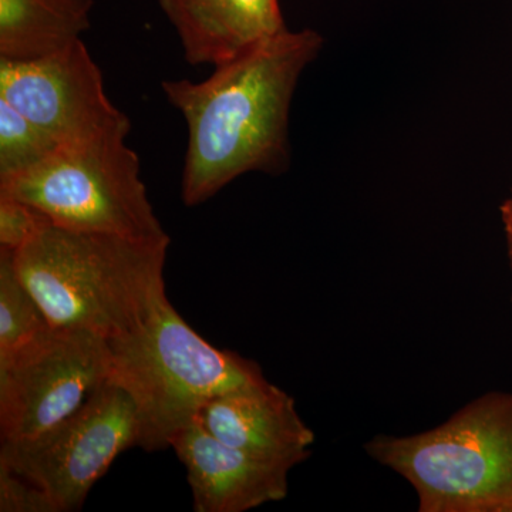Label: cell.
<instances>
[{"label": "cell", "mask_w": 512, "mask_h": 512, "mask_svg": "<svg viewBox=\"0 0 512 512\" xmlns=\"http://www.w3.org/2000/svg\"><path fill=\"white\" fill-rule=\"evenodd\" d=\"M322 45L315 30L285 29L217 64L202 82L161 83L187 124L181 181L187 207L211 200L241 175L284 173L293 93Z\"/></svg>", "instance_id": "1"}, {"label": "cell", "mask_w": 512, "mask_h": 512, "mask_svg": "<svg viewBox=\"0 0 512 512\" xmlns=\"http://www.w3.org/2000/svg\"><path fill=\"white\" fill-rule=\"evenodd\" d=\"M168 247L170 239L144 241L49 222L13 258L52 328L114 340L146 325L167 301Z\"/></svg>", "instance_id": "2"}, {"label": "cell", "mask_w": 512, "mask_h": 512, "mask_svg": "<svg viewBox=\"0 0 512 512\" xmlns=\"http://www.w3.org/2000/svg\"><path fill=\"white\" fill-rule=\"evenodd\" d=\"M107 342L109 382L123 387L136 403L137 447L146 451L171 448L220 394L265 380L252 360L202 339L168 299L146 325Z\"/></svg>", "instance_id": "3"}, {"label": "cell", "mask_w": 512, "mask_h": 512, "mask_svg": "<svg viewBox=\"0 0 512 512\" xmlns=\"http://www.w3.org/2000/svg\"><path fill=\"white\" fill-rule=\"evenodd\" d=\"M365 448L412 484L420 512H512V393L483 394L434 429Z\"/></svg>", "instance_id": "4"}, {"label": "cell", "mask_w": 512, "mask_h": 512, "mask_svg": "<svg viewBox=\"0 0 512 512\" xmlns=\"http://www.w3.org/2000/svg\"><path fill=\"white\" fill-rule=\"evenodd\" d=\"M128 133L114 130L60 144L43 163L2 181L0 194L32 205L60 227L170 239L141 180L140 158L126 144Z\"/></svg>", "instance_id": "5"}, {"label": "cell", "mask_w": 512, "mask_h": 512, "mask_svg": "<svg viewBox=\"0 0 512 512\" xmlns=\"http://www.w3.org/2000/svg\"><path fill=\"white\" fill-rule=\"evenodd\" d=\"M136 403L106 383L72 416L32 439L2 441L0 463L42 488L59 512L82 510L111 464L137 447Z\"/></svg>", "instance_id": "6"}, {"label": "cell", "mask_w": 512, "mask_h": 512, "mask_svg": "<svg viewBox=\"0 0 512 512\" xmlns=\"http://www.w3.org/2000/svg\"><path fill=\"white\" fill-rule=\"evenodd\" d=\"M109 342L94 333L57 329L0 355L2 441L32 439L76 413L109 383Z\"/></svg>", "instance_id": "7"}, {"label": "cell", "mask_w": 512, "mask_h": 512, "mask_svg": "<svg viewBox=\"0 0 512 512\" xmlns=\"http://www.w3.org/2000/svg\"><path fill=\"white\" fill-rule=\"evenodd\" d=\"M0 99L60 144L131 130L127 114L107 96L103 74L83 40L42 59L0 60Z\"/></svg>", "instance_id": "8"}, {"label": "cell", "mask_w": 512, "mask_h": 512, "mask_svg": "<svg viewBox=\"0 0 512 512\" xmlns=\"http://www.w3.org/2000/svg\"><path fill=\"white\" fill-rule=\"evenodd\" d=\"M171 448L187 470L195 512H245L288 494L292 464L229 447L200 420L181 431Z\"/></svg>", "instance_id": "9"}, {"label": "cell", "mask_w": 512, "mask_h": 512, "mask_svg": "<svg viewBox=\"0 0 512 512\" xmlns=\"http://www.w3.org/2000/svg\"><path fill=\"white\" fill-rule=\"evenodd\" d=\"M198 420L229 447L293 467L311 456L315 443V433L299 416L295 400L266 379L215 397Z\"/></svg>", "instance_id": "10"}, {"label": "cell", "mask_w": 512, "mask_h": 512, "mask_svg": "<svg viewBox=\"0 0 512 512\" xmlns=\"http://www.w3.org/2000/svg\"><path fill=\"white\" fill-rule=\"evenodd\" d=\"M192 66H217L286 29L279 0H158Z\"/></svg>", "instance_id": "11"}, {"label": "cell", "mask_w": 512, "mask_h": 512, "mask_svg": "<svg viewBox=\"0 0 512 512\" xmlns=\"http://www.w3.org/2000/svg\"><path fill=\"white\" fill-rule=\"evenodd\" d=\"M94 0H0V60L29 62L82 40Z\"/></svg>", "instance_id": "12"}, {"label": "cell", "mask_w": 512, "mask_h": 512, "mask_svg": "<svg viewBox=\"0 0 512 512\" xmlns=\"http://www.w3.org/2000/svg\"><path fill=\"white\" fill-rule=\"evenodd\" d=\"M49 320L16 271L13 251L0 248V355L42 335Z\"/></svg>", "instance_id": "13"}, {"label": "cell", "mask_w": 512, "mask_h": 512, "mask_svg": "<svg viewBox=\"0 0 512 512\" xmlns=\"http://www.w3.org/2000/svg\"><path fill=\"white\" fill-rule=\"evenodd\" d=\"M59 146V141L0 99V183L32 170Z\"/></svg>", "instance_id": "14"}, {"label": "cell", "mask_w": 512, "mask_h": 512, "mask_svg": "<svg viewBox=\"0 0 512 512\" xmlns=\"http://www.w3.org/2000/svg\"><path fill=\"white\" fill-rule=\"evenodd\" d=\"M49 222L32 205L0 194V248L18 251Z\"/></svg>", "instance_id": "15"}, {"label": "cell", "mask_w": 512, "mask_h": 512, "mask_svg": "<svg viewBox=\"0 0 512 512\" xmlns=\"http://www.w3.org/2000/svg\"><path fill=\"white\" fill-rule=\"evenodd\" d=\"M0 512H59L49 495L0 463Z\"/></svg>", "instance_id": "16"}, {"label": "cell", "mask_w": 512, "mask_h": 512, "mask_svg": "<svg viewBox=\"0 0 512 512\" xmlns=\"http://www.w3.org/2000/svg\"><path fill=\"white\" fill-rule=\"evenodd\" d=\"M501 215H503V222L505 234H507L508 251H510V259L512 265V192L510 198L504 202L501 207Z\"/></svg>", "instance_id": "17"}]
</instances>
